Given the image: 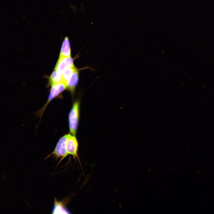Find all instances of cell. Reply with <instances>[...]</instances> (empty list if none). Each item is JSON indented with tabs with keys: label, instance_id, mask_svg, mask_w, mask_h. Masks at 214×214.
Listing matches in <instances>:
<instances>
[{
	"label": "cell",
	"instance_id": "cell-8",
	"mask_svg": "<svg viewBox=\"0 0 214 214\" xmlns=\"http://www.w3.org/2000/svg\"><path fill=\"white\" fill-rule=\"evenodd\" d=\"M67 67L65 58L59 59L55 69L58 74L62 76V74L65 68Z\"/></svg>",
	"mask_w": 214,
	"mask_h": 214
},
{
	"label": "cell",
	"instance_id": "cell-2",
	"mask_svg": "<svg viewBox=\"0 0 214 214\" xmlns=\"http://www.w3.org/2000/svg\"><path fill=\"white\" fill-rule=\"evenodd\" d=\"M67 88V84L62 81L51 85L48 100L43 106L37 112L38 115L41 117L49 103Z\"/></svg>",
	"mask_w": 214,
	"mask_h": 214
},
{
	"label": "cell",
	"instance_id": "cell-4",
	"mask_svg": "<svg viewBox=\"0 0 214 214\" xmlns=\"http://www.w3.org/2000/svg\"><path fill=\"white\" fill-rule=\"evenodd\" d=\"M78 144L75 136L71 134H67L66 142V149L67 155H72L73 158L77 159L79 161L78 155Z\"/></svg>",
	"mask_w": 214,
	"mask_h": 214
},
{
	"label": "cell",
	"instance_id": "cell-5",
	"mask_svg": "<svg viewBox=\"0 0 214 214\" xmlns=\"http://www.w3.org/2000/svg\"><path fill=\"white\" fill-rule=\"evenodd\" d=\"M52 214H70L64 201H59L54 198V205L52 211Z\"/></svg>",
	"mask_w": 214,
	"mask_h": 214
},
{
	"label": "cell",
	"instance_id": "cell-3",
	"mask_svg": "<svg viewBox=\"0 0 214 214\" xmlns=\"http://www.w3.org/2000/svg\"><path fill=\"white\" fill-rule=\"evenodd\" d=\"M67 136V134H66L59 139L54 151L46 158L52 155H53L54 158L56 159L61 158L59 164L67 156L66 149V142Z\"/></svg>",
	"mask_w": 214,
	"mask_h": 214
},
{
	"label": "cell",
	"instance_id": "cell-10",
	"mask_svg": "<svg viewBox=\"0 0 214 214\" xmlns=\"http://www.w3.org/2000/svg\"><path fill=\"white\" fill-rule=\"evenodd\" d=\"M50 81L51 85L62 82V76L59 75L54 69L50 76Z\"/></svg>",
	"mask_w": 214,
	"mask_h": 214
},
{
	"label": "cell",
	"instance_id": "cell-9",
	"mask_svg": "<svg viewBox=\"0 0 214 214\" xmlns=\"http://www.w3.org/2000/svg\"><path fill=\"white\" fill-rule=\"evenodd\" d=\"M77 69L75 67H68L65 68L62 75V82L67 84V82L73 72Z\"/></svg>",
	"mask_w": 214,
	"mask_h": 214
},
{
	"label": "cell",
	"instance_id": "cell-6",
	"mask_svg": "<svg viewBox=\"0 0 214 214\" xmlns=\"http://www.w3.org/2000/svg\"><path fill=\"white\" fill-rule=\"evenodd\" d=\"M79 80V70H75L73 73L68 80L67 84V88L68 90L73 94Z\"/></svg>",
	"mask_w": 214,
	"mask_h": 214
},
{
	"label": "cell",
	"instance_id": "cell-7",
	"mask_svg": "<svg viewBox=\"0 0 214 214\" xmlns=\"http://www.w3.org/2000/svg\"><path fill=\"white\" fill-rule=\"evenodd\" d=\"M71 52L69 38L66 36L64 37L63 41L59 59L71 56Z\"/></svg>",
	"mask_w": 214,
	"mask_h": 214
},
{
	"label": "cell",
	"instance_id": "cell-1",
	"mask_svg": "<svg viewBox=\"0 0 214 214\" xmlns=\"http://www.w3.org/2000/svg\"><path fill=\"white\" fill-rule=\"evenodd\" d=\"M80 102L78 100L73 103L68 116L69 126L70 134L76 136L79 117Z\"/></svg>",
	"mask_w": 214,
	"mask_h": 214
}]
</instances>
